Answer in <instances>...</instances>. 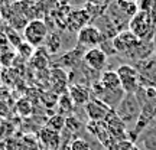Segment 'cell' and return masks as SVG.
<instances>
[{
    "label": "cell",
    "instance_id": "8",
    "mask_svg": "<svg viewBox=\"0 0 156 150\" xmlns=\"http://www.w3.org/2000/svg\"><path fill=\"white\" fill-rule=\"evenodd\" d=\"M83 62H84V65L91 68L93 71L101 72L106 68L107 62H108V56L98 46V48H93V49L85 51V54L83 56Z\"/></svg>",
    "mask_w": 156,
    "mask_h": 150
},
{
    "label": "cell",
    "instance_id": "24",
    "mask_svg": "<svg viewBox=\"0 0 156 150\" xmlns=\"http://www.w3.org/2000/svg\"><path fill=\"white\" fill-rule=\"evenodd\" d=\"M69 150H93V149H91L90 143L85 139H83V137H77V139H74V141L71 143Z\"/></svg>",
    "mask_w": 156,
    "mask_h": 150
},
{
    "label": "cell",
    "instance_id": "16",
    "mask_svg": "<svg viewBox=\"0 0 156 150\" xmlns=\"http://www.w3.org/2000/svg\"><path fill=\"white\" fill-rule=\"evenodd\" d=\"M58 107H59V111H61L59 114H62V116H65V117L73 116V111H74V108H75V104H74V101L71 100V97H69V94H68V91L59 95Z\"/></svg>",
    "mask_w": 156,
    "mask_h": 150
},
{
    "label": "cell",
    "instance_id": "17",
    "mask_svg": "<svg viewBox=\"0 0 156 150\" xmlns=\"http://www.w3.org/2000/svg\"><path fill=\"white\" fill-rule=\"evenodd\" d=\"M65 123H67V117L62 114H54L48 118V121L45 124V127L54 130L56 133H61L62 130L65 128Z\"/></svg>",
    "mask_w": 156,
    "mask_h": 150
},
{
    "label": "cell",
    "instance_id": "14",
    "mask_svg": "<svg viewBox=\"0 0 156 150\" xmlns=\"http://www.w3.org/2000/svg\"><path fill=\"white\" fill-rule=\"evenodd\" d=\"M100 84L104 89L108 91H116V89H123L122 88V82H120V78L119 74L113 69H107L103 71L100 75Z\"/></svg>",
    "mask_w": 156,
    "mask_h": 150
},
{
    "label": "cell",
    "instance_id": "11",
    "mask_svg": "<svg viewBox=\"0 0 156 150\" xmlns=\"http://www.w3.org/2000/svg\"><path fill=\"white\" fill-rule=\"evenodd\" d=\"M106 127L108 128V131L117 141H124L129 140V134H127V127L124 126V123L119 118V116L116 114V111H112L108 114V117L106 118Z\"/></svg>",
    "mask_w": 156,
    "mask_h": 150
},
{
    "label": "cell",
    "instance_id": "20",
    "mask_svg": "<svg viewBox=\"0 0 156 150\" xmlns=\"http://www.w3.org/2000/svg\"><path fill=\"white\" fill-rule=\"evenodd\" d=\"M5 33H6V36H7V40H9V44H10V46L13 48V49H17L19 45L25 42L23 36H20V35L17 33V30H15L13 28H10L9 25H7V28H6Z\"/></svg>",
    "mask_w": 156,
    "mask_h": 150
},
{
    "label": "cell",
    "instance_id": "7",
    "mask_svg": "<svg viewBox=\"0 0 156 150\" xmlns=\"http://www.w3.org/2000/svg\"><path fill=\"white\" fill-rule=\"evenodd\" d=\"M84 110H85V114H87L88 121H94V123L106 121V118L108 117V114L113 111L103 101L97 100V98H91V100L85 104Z\"/></svg>",
    "mask_w": 156,
    "mask_h": 150
},
{
    "label": "cell",
    "instance_id": "25",
    "mask_svg": "<svg viewBox=\"0 0 156 150\" xmlns=\"http://www.w3.org/2000/svg\"><path fill=\"white\" fill-rule=\"evenodd\" d=\"M85 3L95 5V6H108L112 3V0H85Z\"/></svg>",
    "mask_w": 156,
    "mask_h": 150
},
{
    "label": "cell",
    "instance_id": "26",
    "mask_svg": "<svg viewBox=\"0 0 156 150\" xmlns=\"http://www.w3.org/2000/svg\"><path fill=\"white\" fill-rule=\"evenodd\" d=\"M19 0H0V7H6V6H13L17 3Z\"/></svg>",
    "mask_w": 156,
    "mask_h": 150
},
{
    "label": "cell",
    "instance_id": "10",
    "mask_svg": "<svg viewBox=\"0 0 156 150\" xmlns=\"http://www.w3.org/2000/svg\"><path fill=\"white\" fill-rule=\"evenodd\" d=\"M90 23H91V17H90L88 12L85 10V7L71 10L69 17H68L67 30H69L71 33H78L83 28L88 26Z\"/></svg>",
    "mask_w": 156,
    "mask_h": 150
},
{
    "label": "cell",
    "instance_id": "23",
    "mask_svg": "<svg viewBox=\"0 0 156 150\" xmlns=\"http://www.w3.org/2000/svg\"><path fill=\"white\" fill-rule=\"evenodd\" d=\"M58 94H55L54 91H42L41 95H39V98L42 101V104L48 107H55L58 106V100H59V97H56Z\"/></svg>",
    "mask_w": 156,
    "mask_h": 150
},
{
    "label": "cell",
    "instance_id": "4",
    "mask_svg": "<svg viewBox=\"0 0 156 150\" xmlns=\"http://www.w3.org/2000/svg\"><path fill=\"white\" fill-rule=\"evenodd\" d=\"M116 72L119 74L123 91L126 94H136L140 87V75L137 69L132 64H122L117 67Z\"/></svg>",
    "mask_w": 156,
    "mask_h": 150
},
{
    "label": "cell",
    "instance_id": "9",
    "mask_svg": "<svg viewBox=\"0 0 156 150\" xmlns=\"http://www.w3.org/2000/svg\"><path fill=\"white\" fill-rule=\"evenodd\" d=\"M39 150H59L61 147V133H56L48 127H42L38 134Z\"/></svg>",
    "mask_w": 156,
    "mask_h": 150
},
{
    "label": "cell",
    "instance_id": "5",
    "mask_svg": "<svg viewBox=\"0 0 156 150\" xmlns=\"http://www.w3.org/2000/svg\"><path fill=\"white\" fill-rule=\"evenodd\" d=\"M104 39L100 30L95 28L94 25H88L83 28L77 33V46L83 48L84 51L93 49V48H98Z\"/></svg>",
    "mask_w": 156,
    "mask_h": 150
},
{
    "label": "cell",
    "instance_id": "19",
    "mask_svg": "<svg viewBox=\"0 0 156 150\" xmlns=\"http://www.w3.org/2000/svg\"><path fill=\"white\" fill-rule=\"evenodd\" d=\"M17 54L13 51V48L10 49H6V51H2L0 52V65L7 69V68H12L13 64H15V59H16Z\"/></svg>",
    "mask_w": 156,
    "mask_h": 150
},
{
    "label": "cell",
    "instance_id": "27",
    "mask_svg": "<svg viewBox=\"0 0 156 150\" xmlns=\"http://www.w3.org/2000/svg\"><path fill=\"white\" fill-rule=\"evenodd\" d=\"M6 28H7V25H6L5 20H3V19L0 17V33H3V32L6 30Z\"/></svg>",
    "mask_w": 156,
    "mask_h": 150
},
{
    "label": "cell",
    "instance_id": "15",
    "mask_svg": "<svg viewBox=\"0 0 156 150\" xmlns=\"http://www.w3.org/2000/svg\"><path fill=\"white\" fill-rule=\"evenodd\" d=\"M29 65L32 68H35V71H46L49 67V56L46 54L45 48H38L35 51L34 56L30 58Z\"/></svg>",
    "mask_w": 156,
    "mask_h": 150
},
{
    "label": "cell",
    "instance_id": "28",
    "mask_svg": "<svg viewBox=\"0 0 156 150\" xmlns=\"http://www.w3.org/2000/svg\"><path fill=\"white\" fill-rule=\"evenodd\" d=\"M58 6H68V3H69V0H54Z\"/></svg>",
    "mask_w": 156,
    "mask_h": 150
},
{
    "label": "cell",
    "instance_id": "13",
    "mask_svg": "<svg viewBox=\"0 0 156 150\" xmlns=\"http://www.w3.org/2000/svg\"><path fill=\"white\" fill-rule=\"evenodd\" d=\"M93 25L100 30V33L103 35V39L112 40V39H114L117 36V33H119V30H117V28L114 26V23L110 20V17L107 16L106 13H104L103 16H100L98 19H95L94 22H93Z\"/></svg>",
    "mask_w": 156,
    "mask_h": 150
},
{
    "label": "cell",
    "instance_id": "3",
    "mask_svg": "<svg viewBox=\"0 0 156 150\" xmlns=\"http://www.w3.org/2000/svg\"><path fill=\"white\" fill-rule=\"evenodd\" d=\"M48 25L44 19H34L26 25V28L23 30V39L30 44L35 48H41L45 45V40L48 38Z\"/></svg>",
    "mask_w": 156,
    "mask_h": 150
},
{
    "label": "cell",
    "instance_id": "21",
    "mask_svg": "<svg viewBox=\"0 0 156 150\" xmlns=\"http://www.w3.org/2000/svg\"><path fill=\"white\" fill-rule=\"evenodd\" d=\"M16 108H17V113L22 117H29V116H32L34 104H32V101H29V98L25 97V98H20V100L17 101Z\"/></svg>",
    "mask_w": 156,
    "mask_h": 150
},
{
    "label": "cell",
    "instance_id": "1",
    "mask_svg": "<svg viewBox=\"0 0 156 150\" xmlns=\"http://www.w3.org/2000/svg\"><path fill=\"white\" fill-rule=\"evenodd\" d=\"M140 111H142V107L134 94H126L123 97L122 103L116 108V114L127 127V134L132 133L133 128L136 127L140 117Z\"/></svg>",
    "mask_w": 156,
    "mask_h": 150
},
{
    "label": "cell",
    "instance_id": "6",
    "mask_svg": "<svg viewBox=\"0 0 156 150\" xmlns=\"http://www.w3.org/2000/svg\"><path fill=\"white\" fill-rule=\"evenodd\" d=\"M140 39L130 30H123L119 32L117 36L113 39V46L116 49L117 55H126L130 51H133L137 45H139Z\"/></svg>",
    "mask_w": 156,
    "mask_h": 150
},
{
    "label": "cell",
    "instance_id": "2",
    "mask_svg": "<svg viewBox=\"0 0 156 150\" xmlns=\"http://www.w3.org/2000/svg\"><path fill=\"white\" fill-rule=\"evenodd\" d=\"M129 30L133 32L140 40H152L156 36V25L147 12L139 10L129 23Z\"/></svg>",
    "mask_w": 156,
    "mask_h": 150
},
{
    "label": "cell",
    "instance_id": "22",
    "mask_svg": "<svg viewBox=\"0 0 156 150\" xmlns=\"http://www.w3.org/2000/svg\"><path fill=\"white\" fill-rule=\"evenodd\" d=\"M38 49V48H35V46H32L30 44H28L26 40L23 42V44H20L19 45V48H17V55L20 56V58H23L25 61H30V58L34 56V54H35V51Z\"/></svg>",
    "mask_w": 156,
    "mask_h": 150
},
{
    "label": "cell",
    "instance_id": "12",
    "mask_svg": "<svg viewBox=\"0 0 156 150\" xmlns=\"http://www.w3.org/2000/svg\"><path fill=\"white\" fill-rule=\"evenodd\" d=\"M68 94L74 101L75 106L85 107V104L93 98V92H91V87L90 85H84V84H73L68 87Z\"/></svg>",
    "mask_w": 156,
    "mask_h": 150
},
{
    "label": "cell",
    "instance_id": "18",
    "mask_svg": "<svg viewBox=\"0 0 156 150\" xmlns=\"http://www.w3.org/2000/svg\"><path fill=\"white\" fill-rule=\"evenodd\" d=\"M45 46H46L45 49L49 51L51 54L58 52L62 46V35H59V33L48 35V38H46V40H45Z\"/></svg>",
    "mask_w": 156,
    "mask_h": 150
}]
</instances>
